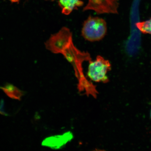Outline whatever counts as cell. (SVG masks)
I'll list each match as a JSON object with an SVG mask.
<instances>
[{"label": "cell", "instance_id": "cell-1", "mask_svg": "<svg viewBox=\"0 0 151 151\" xmlns=\"http://www.w3.org/2000/svg\"><path fill=\"white\" fill-rule=\"evenodd\" d=\"M107 32L106 22L104 19L90 16L85 21L81 33L86 40L94 42L102 39Z\"/></svg>", "mask_w": 151, "mask_h": 151}, {"label": "cell", "instance_id": "cell-5", "mask_svg": "<svg viewBox=\"0 0 151 151\" xmlns=\"http://www.w3.org/2000/svg\"><path fill=\"white\" fill-rule=\"evenodd\" d=\"M73 135L70 131L65 132L61 135H58L47 137L42 142L43 146L58 150L61 148L72 140Z\"/></svg>", "mask_w": 151, "mask_h": 151}, {"label": "cell", "instance_id": "cell-2", "mask_svg": "<svg viewBox=\"0 0 151 151\" xmlns=\"http://www.w3.org/2000/svg\"><path fill=\"white\" fill-rule=\"evenodd\" d=\"M88 76L91 80L96 83H106L109 82L107 73L111 70L110 62L101 56H98L95 60L89 61Z\"/></svg>", "mask_w": 151, "mask_h": 151}, {"label": "cell", "instance_id": "cell-7", "mask_svg": "<svg viewBox=\"0 0 151 151\" xmlns=\"http://www.w3.org/2000/svg\"><path fill=\"white\" fill-rule=\"evenodd\" d=\"M0 89L11 99L20 101L25 92L19 89L17 87L11 84H7L4 87H0Z\"/></svg>", "mask_w": 151, "mask_h": 151}, {"label": "cell", "instance_id": "cell-9", "mask_svg": "<svg viewBox=\"0 0 151 151\" xmlns=\"http://www.w3.org/2000/svg\"><path fill=\"white\" fill-rule=\"evenodd\" d=\"M19 0H11L12 3H19Z\"/></svg>", "mask_w": 151, "mask_h": 151}, {"label": "cell", "instance_id": "cell-6", "mask_svg": "<svg viewBox=\"0 0 151 151\" xmlns=\"http://www.w3.org/2000/svg\"><path fill=\"white\" fill-rule=\"evenodd\" d=\"M59 4L62 8V14L68 15L74 9L82 6L83 2L81 0H59Z\"/></svg>", "mask_w": 151, "mask_h": 151}, {"label": "cell", "instance_id": "cell-8", "mask_svg": "<svg viewBox=\"0 0 151 151\" xmlns=\"http://www.w3.org/2000/svg\"><path fill=\"white\" fill-rule=\"evenodd\" d=\"M136 26L142 33L151 34V18L146 21L138 22Z\"/></svg>", "mask_w": 151, "mask_h": 151}, {"label": "cell", "instance_id": "cell-3", "mask_svg": "<svg viewBox=\"0 0 151 151\" xmlns=\"http://www.w3.org/2000/svg\"><path fill=\"white\" fill-rule=\"evenodd\" d=\"M72 39L69 29L62 28L58 33L53 35L45 43L47 50L54 53H61L68 42Z\"/></svg>", "mask_w": 151, "mask_h": 151}, {"label": "cell", "instance_id": "cell-10", "mask_svg": "<svg viewBox=\"0 0 151 151\" xmlns=\"http://www.w3.org/2000/svg\"><path fill=\"white\" fill-rule=\"evenodd\" d=\"M150 117L151 119V109L150 112Z\"/></svg>", "mask_w": 151, "mask_h": 151}, {"label": "cell", "instance_id": "cell-4", "mask_svg": "<svg viewBox=\"0 0 151 151\" xmlns=\"http://www.w3.org/2000/svg\"><path fill=\"white\" fill-rule=\"evenodd\" d=\"M119 0H88L84 11L92 10L98 14H117Z\"/></svg>", "mask_w": 151, "mask_h": 151}]
</instances>
